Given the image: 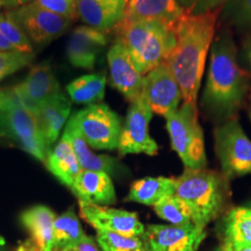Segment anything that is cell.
<instances>
[{
    "instance_id": "1",
    "label": "cell",
    "mask_w": 251,
    "mask_h": 251,
    "mask_svg": "<svg viewBox=\"0 0 251 251\" xmlns=\"http://www.w3.org/2000/svg\"><path fill=\"white\" fill-rule=\"evenodd\" d=\"M250 90V74L240 64L236 43L230 33L221 31L209 51L203 111L218 125L236 118Z\"/></svg>"
},
{
    "instance_id": "2",
    "label": "cell",
    "mask_w": 251,
    "mask_h": 251,
    "mask_svg": "<svg viewBox=\"0 0 251 251\" xmlns=\"http://www.w3.org/2000/svg\"><path fill=\"white\" fill-rule=\"evenodd\" d=\"M218 12L184 14L174 27L176 45L166 64L179 84L183 100L197 103L207 55L216 35Z\"/></svg>"
},
{
    "instance_id": "3",
    "label": "cell",
    "mask_w": 251,
    "mask_h": 251,
    "mask_svg": "<svg viewBox=\"0 0 251 251\" xmlns=\"http://www.w3.org/2000/svg\"><path fill=\"white\" fill-rule=\"evenodd\" d=\"M175 194L190 209L193 225L206 229L231 207L230 180L221 171L185 169L176 178Z\"/></svg>"
},
{
    "instance_id": "4",
    "label": "cell",
    "mask_w": 251,
    "mask_h": 251,
    "mask_svg": "<svg viewBox=\"0 0 251 251\" xmlns=\"http://www.w3.org/2000/svg\"><path fill=\"white\" fill-rule=\"evenodd\" d=\"M114 30L143 76L165 63L176 45L174 27L157 21L122 20Z\"/></svg>"
},
{
    "instance_id": "5",
    "label": "cell",
    "mask_w": 251,
    "mask_h": 251,
    "mask_svg": "<svg viewBox=\"0 0 251 251\" xmlns=\"http://www.w3.org/2000/svg\"><path fill=\"white\" fill-rule=\"evenodd\" d=\"M165 120L172 149L183 162L185 169H206L208 161L205 136L198 117L197 103L184 101L177 111L166 115Z\"/></svg>"
},
{
    "instance_id": "6",
    "label": "cell",
    "mask_w": 251,
    "mask_h": 251,
    "mask_svg": "<svg viewBox=\"0 0 251 251\" xmlns=\"http://www.w3.org/2000/svg\"><path fill=\"white\" fill-rule=\"evenodd\" d=\"M0 137L17 144L46 164L50 150L43 141L36 117L19 101L13 91L0 107Z\"/></svg>"
},
{
    "instance_id": "7",
    "label": "cell",
    "mask_w": 251,
    "mask_h": 251,
    "mask_svg": "<svg viewBox=\"0 0 251 251\" xmlns=\"http://www.w3.org/2000/svg\"><path fill=\"white\" fill-rule=\"evenodd\" d=\"M214 150L221 172L229 180L251 174V140L237 118L216 125Z\"/></svg>"
},
{
    "instance_id": "8",
    "label": "cell",
    "mask_w": 251,
    "mask_h": 251,
    "mask_svg": "<svg viewBox=\"0 0 251 251\" xmlns=\"http://www.w3.org/2000/svg\"><path fill=\"white\" fill-rule=\"evenodd\" d=\"M87 146L97 150L118 149L122 130L121 119L106 103L90 105L71 118Z\"/></svg>"
},
{
    "instance_id": "9",
    "label": "cell",
    "mask_w": 251,
    "mask_h": 251,
    "mask_svg": "<svg viewBox=\"0 0 251 251\" xmlns=\"http://www.w3.org/2000/svg\"><path fill=\"white\" fill-rule=\"evenodd\" d=\"M152 114V109L143 94L130 102L119 140V155H157L159 147L149 131Z\"/></svg>"
},
{
    "instance_id": "10",
    "label": "cell",
    "mask_w": 251,
    "mask_h": 251,
    "mask_svg": "<svg viewBox=\"0 0 251 251\" xmlns=\"http://www.w3.org/2000/svg\"><path fill=\"white\" fill-rule=\"evenodd\" d=\"M27 36L36 43L57 39L70 27L72 21L37 5L35 1L19 6L8 12Z\"/></svg>"
},
{
    "instance_id": "11",
    "label": "cell",
    "mask_w": 251,
    "mask_h": 251,
    "mask_svg": "<svg viewBox=\"0 0 251 251\" xmlns=\"http://www.w3.org/2000/svg\"><path fill=\"white\" fill-rule=\"evenodd\" d=\"M206 229L190 226L149 225L143 235L146 251H199Z\"/></svg>"
},
{
    "instance_id": "12",
    "label": "cell",
    "mask_w": 251,
    "mask_h": 251,
    "mask_svg": "<svg viewBox=\"0 0 251 251\" xmlns=\"http://www.w3.org/2000/svg\"><path fill=\"white\" fill-rule=\"evenodd\" d=\"M143 96L152 112L164 118L179 108L183 93L166 63L152 69L144 76Z\"/></svg>"
},
{
    "instance_id": "13",
    "label": "cell",
    "mask_w": 251,
    "mask_h": 251,
    "mask_svg": "<svg viewBox=\"0 0 251 251\" xmlns=\"http://www.w3.org/2000/svg\"><path fill=\"white\" fill-rule=\"evenodd\" d=\"M80 215L97 231H112L125 236L143 237L146 227L136 213L79 201Z\"/></svg>"
},
{
    "instance_id": "14",
    "label": "cell",
    "mask_w": 251,
    "mask_h": 251,
    "mask_svg": "<svg viewBox=\"0 0 251 251\" xmlns=\"http://www.w3.org/2000/svg\"><path fill=\"white\" fill-rule=\"evenodd\" d=\"M12 91L19 101L35 117L47 101L62 93L58 81L48 63L34 67L26 79Z\"/></svg>"
},
{
    "instance_id": "15",
    "label": "cell",
    "mask_w": 251,
    "mask_h": 251,
    "mask_svg": "<svg viewBox=\"0 0 251 251\" xmlns=\"http://www.w3.org/2000/svg\"><path fill=\"white\" fill-rule=\"evenodd\" d=\"M107 62L111 74V85L126 99L134 101L143 94L144 76L134 64L129 52L121 41L115 40L108 50Z\"/></svg>"
},
{
    "instance_id": "16",
    "label": "cell",
    "mask_w": 251,
    "mask_h": 251,
    "mask_svg": "<svg viewBox=\"0 0 251 251\" xmlns=\"http://www.w3.org/2000/svg\"><path fill=\"white\" fill-rule=\"evenodd\" d=\"M56 214L45 205L33 206L20 215L27 238L14 251H55L54 221Z\"/></svg>"
},
{
    "instance_id": "17",
    "label": "cell",
    "mask_w": 251,
    "mask_h": 251,
    "mask_svg": "<svg viewBox=\"0 0 251 251\" xmlns=\"http://www.w3.org/2000/svg\"><path fill=\"white\" fill-rule=\"evenodd\" d=\"M107 33L89 26H79L74 30L68 43V57L72 65L91 70L98 56L107 45Z\"/></svg>"
},
{
    "instance_id": "18",
    "label": "cell",
    "mask_w": 251,
    "mask_h": 251,
    "mask_svg": "<svg viewBox=\"0 0 251 251\" xmlns=\"http://www.w3.org/2000/svg\"><path fill=\"white\" fill-rule=\"evenodd\" d=\"M128 0H77L78 18L103 33L115 29L125 17Z\"/></svg>"
},
{
    "instance_id": "19",
    "label": "cell",
    "mask_w": 251,
    "mask_h": 251,
    "mask_svg": "<svg viewBox=\"0 0 251 251\" xmlns=\"http://www.w3.org/2000/svg\"><path fill=\"white\" fill-rule=\"evenodd\" d=\"M71 191L78 198V201L98 206H108L117 202L114 184L111 176L106 172L81 170Z\"/></svg>"
},
{
    "instance_id": "20",
    "label": "cell",
    "mask_w": 251,
    "mask_h": 251,
    "mask_svg": "<svg viewBox=\"0 0 251 251\" xmlns=\"http://www.w3.org/2000/svg\"><path fill=\"white\" fill-rule=\"evenodd\" d=\"M184 14L178 0H128L122 20L157 21L175 27Z\"/></svg>"
},
{
    "instance_id": "21",
    "label": "cell",
    "mask_w": 251,
    "mask_h": 251,
    "mask_svg": "<svg viewBox=\"0 0 251 251\" xmlns=\"http://www.w3.org/2000/svg\"><path fill=\"white\" fill-rule=\"evenodd\" d=\"M63 136L67 137L69 142L71 143L81 170L106 172L109 176L124 175L125 168L119 163L118 159L107 155H97L91 151L90 147L78 133L76 126L71 119L65 128Z\"/></svg>"
},
{
    "instance_id": "22",
    "label": "cell",
    "mask_w": 251,
    "mask_h": 251,
    "mask_svg": "<svg viewBox=\"0 0 251 251\" xmlns=\"http://www.w3.org/2000/svg\"><path fill=\"white\" fill-rule=\"evenodd\" d=\"M70 112L71 101L62 92L47 101L36 114L40 131L49 150L57 141Z\"/></svg>"
},
{
    "instance_id": "23",
    "label": "cell",
    "mask_w": 251,
    "mask_h": 251,
    "mask_svg": "<svg viewBox=\"0 0 251 251\" xmlns=\"http://www.w3.org/2000/svg\"><path fill=\"white\" fill-rule=\"evenodd\" d=\"M222 218L221 247L231 249L251 248V206L230 207Z\"/></svg>"
},
{
    "instance_id": "24",
    "label": "cell",
    "mask_w": 251,
    "mask_h": 251,
    "mask_svg": "<svg viewBox=\"0 0 251 251\" xmlns=\"http://www.w3.org/2000/svg\"><path fill=\"white\" fill-rule=\"evenodd\" d=\"M46 166L62 184L70 190L74 186L77 176L81 171L76 152L65 136H62L61 141L49 152Z\"/></svg>"
},
{
    "instance_id": "25",
    "label": "cell",
    "mask_w": 251,
    "mask_h": 251,
    "mask_svg": "<svg viewBox=\"0 0 251 251\" xmlns=\"http://www.w3.org/2000/svg\"><path fill=\"white\" fill-rule=\"evenodd\" d=\"M175 191L176 178L174 177H146L131 184L125 201L155 206L164 198L175 194Z\"/></svg>"
},
{
    "instance_id": "26",
    "label": "cell",
    "mask_w": 251,
    "mask_h": 251,
    "mask_svg": "<svg viewBox=\"0 0 251 251\" xmlns=\"http://www.w3.org/2000/svg\"><path fill=\"white\" fill-rule=\"evenodd\" d=\"M105 74H94L81 76L75 79L67 87L72 101L77 103H99L105 97Z\"/></svg>"
},
{
    "instance_id": "27",
    "label": "cell",
    "mask_w": 251,
    "mask_h": 251,
    "mask_svg": "<svg viewBox=\"0 0 251 251\" xmlns=\"http://www.w3.org/2000/svg\"><path fill=\"white\" fill-rule=\"evenodd\" d=\"M54 248L61 251L79 242L86 236L79 219L72 208L56 216L54 221Z\"/></svg>"
},
{
    "instance_id": "28",
    "label": "cell",
    "mask_w": 251,
    "mask_h": 251,
    "mask_svg": "<svg viewBox=\"0 0 251 251\" xmlns=\"http://www.w3.org/2000/svg\"><path fill=\"white\" fill-rule=\"evenodd\" d=\"M153 211L162 220L172 226L192 225V216L190 209L176 194L169 196L153 206Z\"/></svg>"
},
{
    "instance_id": "29",
    "label": "cell",
    "mask_w": 251,
    "mask_h": 251,
    "mask_svg": "<svg viewBox=\"0 0 251 251\" xmlns=\"http://www.w3.org/2000/svg\"><path fill=\"white\" fill-rule=\"evenodd\" d=\"M96 241L102 251H146L142 237L125 236L112 231H97Z\"/></svg>"
},
{
    "instance_id": "30",
    "label": "cell",
    "mask_w": 251,
    "mask_h": 251,
    "mask_svg": "<svg viewBox=\"0 0 251 251\" xmlns=\"http://www.w3.org/2000/svg\"><path fill=\"white\" fill-rule=\"evenodd\" d=\"M0 31L4 34V36L17 51L23 54H31V46L28 36L8 12L0 14Z\"/></svg>"
},
{
    "instance_id": "31",
    "label": "cell",
    "mask_w": 251,
    "mask_h": 251,
    "mask_svg": "<svg viewBox=\"0 0 251 251\" xmlns=\"http://www.w3.org/2000/svg\"><path fill=\"white\" fill-rule=\"evenodd\" d=\"M225 17L238 29L251 30V0H230L226 5Z\"/></svg>"
},
{
    "instance_id": "32",
    "label": "cell",
    "mask_w": 251,
    "mask_h": 251,
    "mask_svg": "<svg viewBox=\"0 0 251 251\" xmlns=\"http://www.w3.org/2000/svg\"><path fill=\"white\" fill-rule=\"evenodd\" d=\"M33 59V54H23V52L0 51V80L18 71L19 69L26 67Z\"/></svg>"
},
{
    "instance_id": "33",
    "label": "cell",
    "mask_w": 251,
    "mask_h": 251,
    "mask_svg": "<svg viewBox=\"0 0 251 251\" xmlns=\"http://www.w3.org/2000/svg\"><path fill=\"white\" fill-rule=\"evenodd\" d=\"M230 0H178L185 14L201 15L218 12Z\"/></svg>"
},
{
    "instance_id": "34",
    "label": "cell",
    "mask_w": 251,
    "mask_h": 251,
    "mask_svg": "<svg viewBox=\"0 0 251 251\" xmlns=\"http://www.w3.org/2000/svg\"><path fill=\"white\" fill-rule=\"evenodd\" d=\"M47 11L74 21L77 15V0H34Z\"/></svg>"
},
{
    "instance_id": "35",
    "label": "cell",
    "mask_w": 251,
    "mask_h": 251,
    "mask_svg": "<svg viewBox=\"0 0 251 251\" xmlns=\"http://www.w3.org/2000/svg\"><path fill=\"white\" fill-rule=\"evenodd\" d=\"M61 251H102L100 249V247L98 246L96 240H93L92 237L86 235L83 240L79 241V242L74 244V246L65 248Z\"/></svg>"
},
{
    "instance_id": "36",
    "label": "cell",
    "mask_w": 251,
    "mask_h": 251,
    "mask_svg": "<svg viewBox=\"0 0 251 251\" xmlns=\"http://www.w3.org/2000/svg\"><path fill=\"white\" fill-rule=\"evenodd\" d=\"M242 59L248 68V71L251 74V35L244 41L242 47Z\"/></svg>"
},
{
    "instance_id": "37",
    "label": "cell",
    "mask_w": 251,
    "mask_h": 251,
    "mask_svg": "<svg viewBox=\"0 0 251 251\" xmlns=\"http://www.w3.org/2000/svg\"><path fill=\"white\" fill-rule=\"evenodd\" d=\"M0 51H5V52L17 51L14 47L9 43V41L6 39L1 31H0Z\"/></svg>"
},
{
    "instance_id": "38",
    "label": "cell",
    "mask_w": 251,
    "mask_h": 251,
    "mask_svg": "<svg viewBox=\"0 0 251 251\" xmlns=\"http://www.w3.org/2000/svg\"><path fill=\"white\" fill-rule=\"evenodd\" d=\"M0 1H1L2 6H6V7L17 8L19 6L26 5L28 2L34 1V0H0Z\"/></svg>"
},
{
    "instance_id": "39",
    "label": "cell",
    "mask_w": 251,
    "mask_h": 251,
    "mask_svg": "<svg viewBox=\"0 0 251 251\" xmlns=\"http://www.w3.org/2000/svg\"><path fill=\"white\" fill-rule=\"evenodd\" d=\"M12 90H0V107L4 105L6 100L8 99V97L11 96Z\"/></svg>"
},
{
    "instance_id": "40",
    "label": "cell",
    "mask_w": 251,
    "mask_h": 251,
    "mask_svg": "<svg viewBox=\"0 0 251 251\" xmlns=\"http://www.w3.org/2000/svg\"><path fill=\"white\" fill-rule=\"evenodd\" d=\"M247 113H248V117H249L250 121H251V90L249 96H248V105H247Z\"/></svg>"
},
{
    "instance_id": "41",
    "label": "cell",
    "mask_w": 251,
    "mask_h": 251,
    "mask_svg": "<svg viewBox=\"0 0 251 251\" xmlns=\"http://www.w3.org/2000/svg\"><path fill=\"white\" fill-rule=\"evenodd\" d=\"M221 251H251V248H243V249H231V248L221 247Z\"/></svg>"
},
{
    "instance_id": "42",
    "label": "cell",
    "mask_w": 251,
    "mask_h": 251,
    "mask_svg": "<svg viewBox=\"0 0 251 251\" xmlns=\"http://www.w3.org/2000/svg\"><path fill=\"white\" fill-rule=\"evenodd\" d=\"M2 7V4H1V1H0V8H1Z\"/></svg>"
}]
</instances>
